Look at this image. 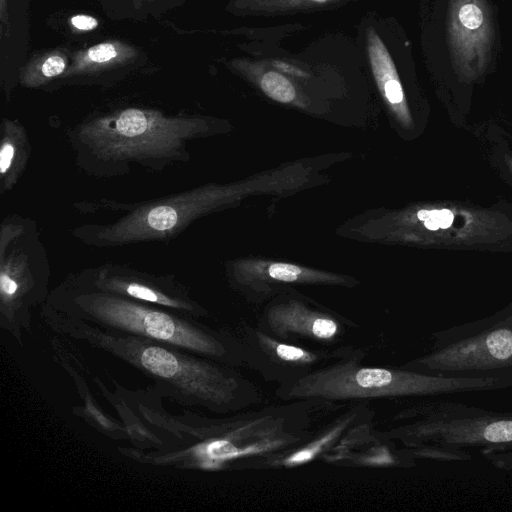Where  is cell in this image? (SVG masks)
<instances>
[{
	"label": "cell",
	"instance_id": "obj_1",
	"mask_svg": "<svg viewBox=\"0 0 512 512\" xmlns=\"http://www.w3.org/2000/svg\"><path fill=\"white\" fill-rule=\"evenodd\" d=\"M220 130L218 123L201 115L127 107L88 116L66 136L76 166L100 179L127 175L133 167L161 173L186 163L189 143Z\"/></svg>",
	"mask_w": 512,
	"mask_h": 512
},
{
	"label": "cell",
	"instance_id": "obj_10",
	"mask_svg": "<svg viewBox=\"0 0 512 512\" xmlns=\"http://www.w3.org/2000/svg\"><path fill=\"white\" fill-rule=\"evenodd\" d=\"M65 280L80 289L129 298L197 320L208 314L174 275L150 273L128 264L108 262L88 267Z\"/></svg>",
	"mask_w": 512,
	"mask_h": 512
},
{
	"label": "cell",
	"instance_id": "obj_20",
	"mask_svg": "<svg viewBox=\"0 0 512 512\" xmlns=\"http://www.w3.org/2000/svg\"><path fill=\"white\" fill-rule=\"evenodd\" d=\"M481 455L499 469L512 470V449L482 450Z\"/></svg>",
	"mask_w": 512,
	"mask_h": 512
},
{
	"label": "cell",
	"instance_id": "obj_22",
	"mask_svg": "<svg viewBox=\"0 0 512 512\" xmlns=\"http://www.w3.org/2000/svg\"><path fill=\"white\" fill-rule=\"evenodd\" d=\"M7 0H0V18L3 23H8L7 17Z\"/></svg>",
	"mask_w": 512,
	"mask_h": 512
},
{
	"label": "cell",
	"instance_id": "obj_3",
	"mask_svg": "<svg viewBox=\"0 0 512 512\" xmlns=\"http://www.w3.org/2000/svg\"><path fill=\"white\" fill-rule=\"evenodd\" d=\"M44 305L101 328L155 340L231 367L245 362L241 342L197 319L106 292L80 289L65 279L50 292Z\"/></svg>",
	"mask_w": 512,
	"mask_h": 512
},
{
	"label": "cell",
	"instance_id": "obj_23",
	"mask_svg": "<svg viewBox=\"0 0 512 512\" xmlns=\"http://www.w3.org/2000/svg\"><path fill=\"white\" fill-rule=\"evenodd\" d=\"M507 163H508L509 169H510L511 174H512V159H509V160L507 161Z\"/></svg>",
	"mask_w": 512,
	"mask_h": 512
},
{
	"label": "cell",
	"instance_id": "obj_13",
	"mask_svg": "<svg viewBox=\"0 0 512 512\" xmlns=\"http://www.w3.org/2000/svg\"><path fill=\"white\" fill-rule=\"evenodd\" d=\"M349 325L355 324L315 305L298 299H285L266 308L258 328L287 342L307 340L333 345L343 337Z\"/></svg>",
	"mask_w": 512,
	"mask_h": 512
},
{
	"label": "cell",
	"instance_id": "obj_15",
	"mask_svg": "<svg viewBox=\"0 0 512 512\" xmlns=\"http://www.w3.org/2000/svg\"><path fill=\"white\" fill-rule=\"evenodd\" d=\"M235 280L241 285L257 287L259 282H279L294 284L342 283L344 280L330 274L311 270L288 263L235 264Z\"/></svg>",
	"mask_w": 512,
	"mask_h": 512
},
{
	"label": "cell",
	"instance_id": "obj_21",
	"mask_svg": "<svg viewBox=\"0 0 512 512\" xmlns=\"http://www.w3.org/2000/svg\"><path fill=\"white\" fill-rule=\"evenodd\" d=\"M72 28L79 32H88L96 29L99 25L98 20L87 14H76L69 19Z\"/></svg>",
	"mask_w": 512,
	"mask_h": 512
},
{
	"label": "cell",
	"instance_id": "obj_12",
	"mask_svg": "<svg viewBox=\"0 0 512 512\" xmlns=\"http://www.w3.org/2000/svg\"><path fill=\"white\" fill-rule=\"evenodd\" d=\"M244 331L246 344L242 345L245 362L263 373L268 368L272 371L278 369L275 379L280 384L299 378L326 364L361 353L348 346L333 350H313L280 340L259 328L247 327Z\"/></svg>",
	"mask_w": 512,
	"mask_h": 512
},
{
	"label": "cell",
	"instance_id": "obj_18",
	"mask_svg": "<svg viewBox=\"0 0 512 512\" xmlns=\"http://www.w3.org/2000/svg\"><path fill=\"white\" fill-rule=\"evenodd\" d=\"M408 448L415 459L425 458L447 462L469 461L472 459V455L466 449L452 448L438 444L426 443L410 446Z\"/></svg>",
	"mask_w": 512,
	"mask_h": 512
},
{
	"label": "cell",
	"instance_id": "obj_11",
	"mask_svg": "<svg viewBox=\"0 0 512 512\" xmlns=\"http://www.w3.org/2000/svg\"><path fill=\"white\" fill-rule=\"evenodd\" d=\"M447 37L459 79L466 83L478 80L490 64L494 43V23L487 0H449Z\"/></svg>",
	"mask_w": 512,
	"mask_h": 512
},
{
	"label": "cell",
	"instance_id": "obj_8",
	"mask_svg": "<svg viewBox=\"0 0 512 512\" xmlns=\"http://www.w3.org/2000/svg\"><path fill=\"white\" fill-rule=\"evenodd\" d=\"M427 353L403 366L426 373L512 370V305L486 318L435 331Z\"/></svg>",
	"mask_w": 512,
	"mask_h": 512
},
{
	"label": "cell",
	"instance_id": "obj_9",
	"mask_svg": "<svg viewBox=\"0 0 512 512\" xmlns=\"http://www.w3.org/2000/svg\"><path fill=\"white\" fill-rule=\"evenodd\" d=\"M401 236L446 249H490L512 244V218L502 211L463 204H429L399 220Z\"/></svg>",
	"mask_w": 512,
	"mask_h": 512
},
{
	"label": "cell",
	"instance_id": "obj_5",
	"mask_svg": "<svg viewBox=\"0 0 512 512\" xmlns=\"http://www.w3.org/2000/svg\"><path fill=\"white\" fill-rule=\"evenodd\" d=\"M234 187L206 184L178 193L136 202L99 198L74 202L80 213L113 212L106 223H85L71 235L96 248H116L149 242H166L179 236L194 221L229 203Z\"/></svg>",
	"mask_w": 512,
	"mask_h": 512
},
{
	"label": "cell",
	"instance_id": "obj_19",
	"mask_svg": "<svg viewBox=\"0 0 512 512\" xmlns=\"http://www.w3.org/2000/svg\"><path fill=\"white\" fill-rule=\"evenodd\" d=\"M260 86L267 96L277 102L289 103L296 95L292 83L278 72H266L261 78Z\"/></svg>",
	"mask_w": 512,
	"mask_h": 512
},
{
	"label": "cell",
	"instance_id": "obj_14",
	"mask_svg": "<svg viewBox=\"0 0 512 512\" xmlns=\"http://www.w3.org/2000/svg\"><path fill=\"white\" fill-rule=\"evenodd\" d=\"M32 153L27 129L18 119L3 117L0 136V194L15 188Z\"/></svg>",
	"mask_w": 512,
	"mask_h": 512
},
{
	"label": "cell",
	"instance_id": "obj_17",
	"mask_svg": "<svg viewBox=\"0 0 512 512\" xmlns=\"http://www.w3.org/2000/svg\"><path fill=\"white\" fill-rule=\"evenodd\" d=\"M69 66L68 58L63 52L49 51L34 57L23 68L20 82L27 88H39L62 77Z\"/></svg>",
	"mask_w": 512,
	"mask_h": 512
},
{
	"label": "cell",
	"instance_id": "obj_7",
	"mask_svg": "<svg viewBox=\"0 0 512 512\" xmlns=\"http://www.w3.org/2000/svg\"><path fill=\"white\" fill-rule=\"evenodd\" d=\"M407 422L386 436L405 446L438 444L460 449H512V411H494L442 400L402 411Z\"/></svg>",
	"mask_w": 512,
	"mask_h": 512
},
{
	"label": "cell",
	"instance_id": "obj_16",
	"mask_svg": "<svg viewBox=\"0 0 512 512\" xmlns=\"http://www.w3.org/2000/svg\"><path fill=\"white\" fill-rule=\"evenodd\" d=\"M136 50L120 41H104L74 53L72 64L62 76L67 79L76 76L95 75L128 63Z\"/></svg>",
	"mask_w": 512,
	"mask_h": 512
},
{
	"label": "cell",
	"instance_id": "obj_6",
	"mask_svg": "<svg viewBox=\"0 0 512 512\" xmlns=\"http://www.w3.org/2000/svg\"><path fill=\"white\" fill-rule=\"evenodd\" d=\"M51 277L48 252L37 223L12 213L0 224L1 325L15 337L28 330L32 310L48 299Z\"/></svg>",
	"mask_w": 512,
	"mask_h": 512
},
{
	"label": "cell",
	"instance_id": "obj_4",
	"mask_svg": "<svg viewBox=\"0 0 512 512\" xmlns=\"http://www.w3.org/2000/svg\"><path fill=\"white\" fill-rule=\"evenodd\" d=\"M363 352L359 353L362 354ZM359 354L280 384L283 400L334 402L491 392L512 387V370L486 374L426 373L406 367H367Z\"/></svg>",
	"mask_w": 512,
	"mask_h": 512
},
{
	"label": "cell",
	"instance_id": "obj_2",
	"mask_svg": "<svg viewBox=\"0 0 512 512\" xmlns=\"http://www.w3.org/2000/svg\"><path fill=\"white\" fill-rule=\"evenodd\" d=\"M53 330L107 352L166 385L185 403L229 412L259 401L254 386L231 366L144 337L101 328L46 305Z\"/></svg>",
	"mask_w": 512,
	"mask_h": 512
},
{
	"label": "cell",
	"instance_id": "obj_24",
	"mask_svg": "<svg viewBox=\"0 0 512 512\" xmlns=\"http://www.w3.org/2000/svg\"><path fill=\"white\" fill-rule=\"evenodd\" d=\"M312 1L320 2V3H321V2H325V1H327V0H312Z\"/></svg>",
	"mask_w": 512,
	"mask_h": 512
}]
</instances>
